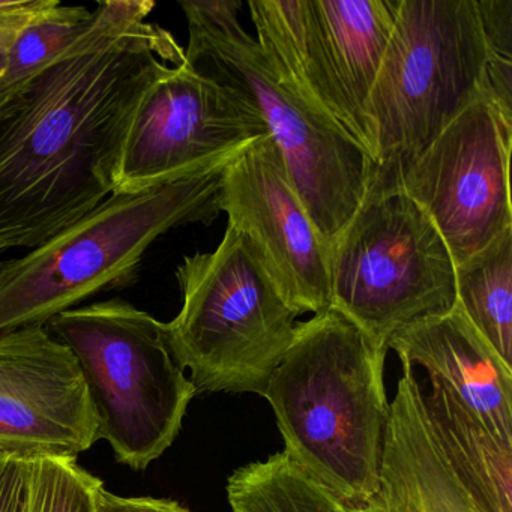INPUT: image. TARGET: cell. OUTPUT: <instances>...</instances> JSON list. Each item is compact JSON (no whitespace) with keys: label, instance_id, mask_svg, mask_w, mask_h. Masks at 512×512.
<instances>
[{"label":"cell","instance_id":"13","mask_svg":"<svg viewBox=\"0 0 512 512\" xmlns=\"http://www.w3.org/2000/svg\"><path fill=\"white\" fill-rule=\"evenodd\" d=\"M98 442L79 365L46 326L0 334V454L76 458Z\"/></svg>","mask_w":512,"mask_h":512},{"label":"cell","instance_id":"25","mask_svg":"<svg viewBox=\"0 0 512 512\" xmlns=\"http://www.w3.org/2000/svg\"><path fill=\"white\" fill-rule=\"evenodd\" d=\"M362 512H407L400 494L392 482L380 472L379 488L373 497L361 505Z\"/></svg>","mask_w":512,"mask_h":512},{"label":"cell","instance_id":"2","mask_svg":"<svg viewBox=\"0 0 512 512\" xmlns=\"http://www.w3.org/2000/svg\"><path fill=\"white\" fill-rule=\"evenodd\" d=\"M512 116V0H400L365 119L374 176L404 170L470 104Z\"/></svg>","mask_w":512,"mask_h":512},{"label":"cell","instance_id":"5","mask_svg":"<svg viewBox=\"0 0 512 512\" xmlns=\"http://www.w3.org/2000/svg\"><path fill=\"white\" fill-rule=\"evenodd\" d=\"M179 5L190 34L188 64L257 107L329 253L367 196L376 170L370 155L278 76L256 38L239 22L242 2L184 0Z\"/></svg>","mask_w":512,"mask_h":512},{"label":"cell","instance_id":"15","mask_svg":"<svg viewBox=\"0 0 512 512\" xmlns=\"http://www.w3.org/2000/svg\"><path fill=\"white\" fill-rule=\"evenodd\" d=\"M310 7L338 91L371 158L365 109L391 41L400 0H310Z\"/></svg>","mask_w":512,"mask_h":512},{"label":"cell","instance_id":"14","mask_svg":"<svg viewBox=\"0 0 512 512\" xmlns=\"http://www.w3.org/2000/svg\"><path fill=\"white\" fill-rule=\"evenodd\" d=\"M380 472L394 484L407 512H485L431 436L406 370L389 403Z\"/></svg>","mask_w":512,"mask_h":512},{"label":"cell","instance_id":"23","mask_svg":"<svg viewBox=\"0 0 512 512\" xmlns=\"http://www.w3.org/2000/svg\"><path fill=\"white\" fill-rule=\"evenodd\" d=\"M31 77L7 91L0 92V134L13 124L14 119L22 112L23 106L28 101Z\"/></svg>","mask_w":512,"mask_h":512},{"label":"cell","instance_id":"4","mask_svg":"<svg viewBox=\"0 0 512 512\" xmlns=\"http://www.w3.org/2000/svg\"><path fill=\"white\" fill-rule=\"evenodd\" d=\"M241 149L172 181L115 191L73 226L0 263V334L46 326L98 293L128 286L161 236L212 224L224 172Z\"/></svg>","mask_w":512,"mask_h":512},{"label":"cell","instance_id":"21","mask_svg":"<svg viewBox=\"0 0 512 512\" xmlns=\"http://www.w3.org/2000/svg\"><path fill=\"white\" fill-rule=\"evenodd\" d=\"M31 461L0 454V512H29Z\"/></svg>","mask_w":512,"mask_h":512},{"label":"cell","instance_id":"8","mask_svg":"<svg viewBox=\"0 0 512 512\" xmlns=\"http://www.w3.org/2000/svg\"><path fill=\"white\" fill-rule=\"evenodd\" d=\"M182 307L166 323L197 394H265L295 340L298 317L247 238L227 224L220 245L175 271Z\"/></svg>","mask_w":512,"mask_h":512},{"label":"cell","instance_id":"1","mask_svg":"<svg viewBox=\"0 0 512 512\" xmlns=\"http://www.w3.org/2000/svg\"><path fill=\"white\" fill-rule=\"evenodd\" d=\"M149 0H109L89 28L32 76L0 134V254L32 250L115 193L122 142L143 94L185 50L148 22Z\"/></svg>","mask_w":512,"mask_h":512},{"label":"cell","instance_id":"6","mask_svg":"<svg viewBox=\"0 0 512 512\" xmlns=\"http://www.w3.org/2000/svg\"><path fill=\"white\" fill-rule=\"evenodd\" d=\"M79 365L97 422L116 460L145 470L178 437L197 394L167 325L122 299L71 308L47 322Z\"/></svg>","mask_w":512,"mask_h":512},{"label":"cell","instance_id":"20","mask_svg":"<svg viewBox=\"0 0 512 512\" xmlns=\"http://www.w3.org/2000/svg\"><path fill=\"white\" fill-rule=\"evenodd\" d=\"M103 485L76 458H35L31 460L29 512H97V493Z\"/></svg>","mask_w":512,"mask_h":512},{"label":"cell","instance_id":"12","mask_svg":"<svg viewBox=\"0 0 512 512\" xmlns=\"http://www.w3.org/2000/svg\"><path fill=\"white\" fill-rule=\"evenodd\" d=\"M220 211L253 245L299 314L329 310L328 250L287 175L269 134L247 143L227 166Z\"/></svg>","mask_w":512,"mask_h":512},{"label":"cell","instance_id":"3","mask_svg":"<svg viewBox=\"0 0 512 512\" xmlns=\"http://www.w3.org/2000/svg\"><path fill=\"white\" fill-rule=\"evenodd\" d=\"M386 353L331 307L298 322L263 394L284 454L358 505L379 488L389 421Z\"/></svg>","mask_w":512,"mask_h":512},{"label":"cell","instance_id":"16","mask_svg":"<svg viewBox=\"0 0 512 512\" xmlns=\"http://www.w3.org/2000/svg\"><path fill=\"white\" fill-rule=\"evenodd\" d=\"M248 8L257 44L278 76L364 148L326 59L310 0H251Z\"/></svg>","mask_w":512,"mask_h":512},{"label":"cell","instance_id":"27","mask_svg":"<svg viewBox=\"0 0 512 512\" xmlns=\"http://www.w3.org/2000/svg\"><path fill=\"white\" fill-rule=\"evenodd\" d=\"M31 0H0V14L22 10Z\"/></svg>","mask_w":512,"mask_h":512},{"label":"cell","instance_id":"9","mask_svg":"<svg viewBox=\"0 0 512 512\" xmlns=\"http://www.w3.org/2000/svg\"><path fill=\"white\" fill-rule=\"evenodd\" d=\"M328 271L332 308L385 352L401 329L457 305L451 253L401 188H368L329 250Z\"/></svg>","mask_w":512,"mask_h":512},{"label":"cell","instance_id":"24","mask_svg":"<svg viewBox=\"0 0 512 512\" xmlns=\"http://www.w3.org/2000/svg\"><path fill=\"white\" fill-rule=\"evenodd\" d=\"M55 4L56 0H31L22 10L0 14V35L22 31L35 17Z\"/></svg>","mask_w":512,"mask_h":512},{"label":"cell","instance_id":"11","mask_svg":"<svg viewBox=\"0 0 512 512\" xmlns=\"http://www.w3.org/2000/svg\"><path fill=\"white\" fill-rule=\"evenodd\" d=\"M512 116L478 100L404 170L398 187L439 230L455 266L512 227Z\"/></svg>","mask_w":512,"mask_h":512},{"label":"cell","instance_id":"17","mask_svg":"<svg viewBox=\"0 0 512 512\" xmlns=\"http://www.w3.org/2000/svg\"><path fill=\"white\" fill-rule=\"evenodd\" d=\"M457 307L512 368V227L455 266Z\"/></svg>","mask_w":512,"mask_h":512},{"label":"cell","instance_id":"10","mask_svg":"<svg viewBox=\"0 0 512 512\" xmlns=\"http://www.w3.org/2000/svg\"><path fill=\"white\" fill-rule=\"evenodd\" d=\"M257 107L241 92L194 70L167 65L131 119L115 191H139L194 172L266 136Z\"/></svg>","mask_w":512,"mask_h":512},{"label":"cell","instance_id":"19","mask_svg":"<svg viewBox=\"0 0 512 512\" xmlns=\"http://www.w3.org/2000/svg\"><path fill=\"white\" fill-rule=\"evenodd\" d=\"M92 19L94 10L67 7L56 0L55 5L35 17L14 38L7 68L0 79V92L46 67L89 28Z\"/></svg>","mask_w":512,"mask_h":512},{"label":"cell","instance_id":"26","mask_svg":"<svg viewBox=\"0 0 512 512\" xmlns=\"http://www.w3.org/2000/svg\"><path fill=\"white\" fill-rule=\"evenodd\" d=\"M19 32H11V34L0 35V79H2V76H4L5 68H7L8 64V55H10L11 46H13L14 38L17 37Z\"/></svg>","mask_w":512,"mask_h":512},{"label":"cell","instance_id":"18","mask_svg":"<svg viewBox=\"0 0 512 512\" xmlns=\"http://www.w3.org/2000/svg\"><path fill=\"white\" fill-rule=\"evenodd\" d=\"M232 512H362L284 452L239 467L227 481Z\"/></svg>","mask_w":512,"mask_h":512},{"label":"cell","instance_id":"7","mask_svg":"<svg viewBox=\"0 0 512 512\" xmlns=\"http://www.w3.org/2000/svg\"><path fill=\"white\" fill-rule=\"evenodd\" d=\"M431 436L485 512H512V368L455 305L389 340Z\"/></svg>","mask_w":512,"mask_h":512},{"label":"cell","instance_id":"22","mask_svg":"<svg viewBox=\"0 0 512 512\" xmlns=\"http://www.w3.org/2000/svg\"><path fill=\"white\" fill-rule=\"evenodd\" d=\"M97 512H191L172 499L122 497L103 487L97 493Z\"/></svg>","mask_w":512,"mask_h":512}]
</instances>
